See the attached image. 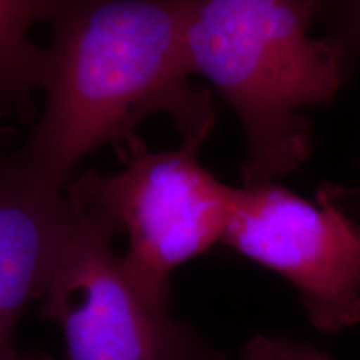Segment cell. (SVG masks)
I'll return each instance as SVG.
<instances>
[{
	"label": "cell",
	"mask_w": 360,
	"mask_h": 360,
	"mask_svg": "<svg viewBox=\"0 0 360 360\" xmlns=\"http://www.w3.org/2000/svg\"><path fill=\"white\" fill-rule=\"evenodd\" d=\"M53 25L44 112L20 167L67 191L75 167L98 147L112 143L124 160L146 150L135 129L152 114L172 119L182 146L202 147L215 107L210 89L191 80L187 2L67 4Z\"/></svg>",
	"instance_id": "6da1fadb"
},
{
	"label": "cell",
	"mask_w": 360,
	"mask_h": 360,
	"mask_svg": "<svg viewBox=\"0 0 360 360\" xmlns=\"http://www.w3.org/2000/svg\"><path fill=\"white\" fill-rule=\"evenodd\" d=\"M317 0L187 2V52L199 74L240 120L242 187L278 182L312 154L305 110L328 105L344 89L349 53L312 37Z\"/></svg>",
	"instance_id": "7a4b0ae2"
},
{
	"label": "cell",
	"mask_w": 360,
	"mask_h": 360,
	"mask_svg": "<svg viewBox=\"0 0 360 360\" xmlns=\"http://www.w3.org/2000/svg\"><path fill=\"white\" fill-rule=\"evenodd\" d=\"M199 148L147 152L125 160L117 174L84 172L67 193L125 233V272L155 307H170V276L177 267L222 242L233 187L197 160Z\"/></svg>",
	"instance_id": "3957f363"
},
{
	"label": "cell",
	"mask_w": 360,
	"mask_h": 360,
	"mask_svg": "<svg viewBox=\"0 0 360 360\" xmlns=\"http://www.w3.org/2000/svg\"><path fill=\"white\" fill-rule=\"evenodd\" d=\"M222 242L287 278L317 330L360 322V188L326 180L314 200L278 182L233 188Z\"/></svg>",
	"instance_id": "277c9868"
},
{
	"label": "cell",
	"mask_w": 360,
	"mask_h": 360,
	"mask_svg": "<svg viewBox=\"0 0 360 360\" xmlns=\"http://www.w3.org/2000/svg\"><path fill=\"white\" fill-rule=\"evenodd\" d=\"M114 233L109 220L75 204L40 299L42 317L64 334L65 360H212L137 289Z\"/></svg>",
	"instance_id": "5b68a950"
},
{
	"label": "cell",
	"mask_w": 360,
	"mask_h": 360,
	"mask_svg": "<svg viewBox=\"0 0 360 360\" xmlns=\"http://www.w3.org/2000/svg\"><path fill=\"white\" fill-rule=\"evenodd\" d=\"M74 214L67 191L45 186L20 165L0 169V360H24L17 326L42 299Z\"/></svg>",
	"instance_id": "8992f818"
},
{
	"label": "cell",
	"mask_w": 360,
	"mask_h": 360,
	"mask_svg": "<svg viewBox=\"0 0 360 360\" xmlns=\"http://www.w3.org/2000/svg\"><path fill=\"white\" fill-rule=\"evenodd\" d=\"M65 7V2L0 0V114L42 90L47 49L32 42L30 30L42 20L53 22Z\"/></svg>",
	"instance_id": "52a82bcc"
},
{
	"label": "cell",
	"mask_w": 360,
	"mask_h": 360,
	"mask_svg": "<svg viewBox=\"0 0 360 360\" xmlns=\"http://www.w3.org/2000/svg\"><path fill=\"white\" fill-rule=\"evenodd\" d=\"M326 20L328 35L349 53L360 56V0L321 2L317 20Z\"/></svg>",
	"instance_id": "ba28073f"
},
{
	"label": "cell",
	"mask_w": 360,
	"mask_h": 360,
	"mask_svg": "<svg viewBox=\"0 0 360 360\" xmlns=\"http://www.w3.org/2000/svg\"><path fill=\"white\" fill-rule=\"evenodd\" d=\"M244 360H332L326 352L285 337L257 335L249 340L242 354Z\"/></svg>",
	"instance_id": "9c48e42d"
},
{
	"label": "cell",
	"mask_w": 360,
	"mask_h": 360,
	"mask_svg": "<svg viewBox=\"0 0 360 360\" xmlns=\"http://www.w3.org/2000/svg\"><path fill=\"white\" fill-rule=\"evenodd\" d=\"M24 360H52V359L42 352H27L24 354Z\"/></svg>",
	"instance_id": "30bf717a"
}]
</instances>
